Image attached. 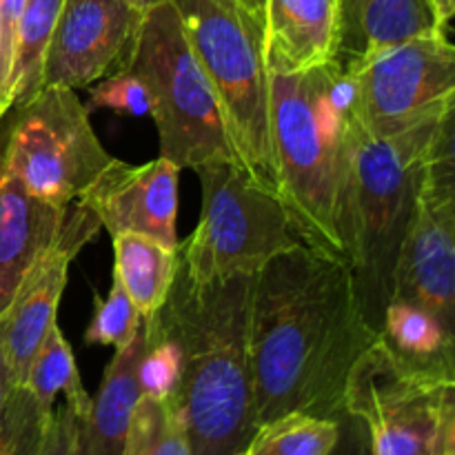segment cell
Returning <instances> with one entry per match:
<instances>
[{
	"label": "cell",
	"mask_w": 455,
	"mask_h": 455,
	"mask_svg": "<svg viewBox=\"0 0 455 455\" xmlns=\"http://www.w3.org/2000/svg\"><path fill=\"white\" fill-rule=\"evenodd\" d=\"M147 349L145 320L138 336L116 351L96 398L78 420V455H124L129 427L142 398L140 363Z\"/></svg>",
	"instance_id": "17"
},
{
	"label": "cell",
	"mask_w": 455,
	"mask_h": 455,
	"mask_svg": "<svg viewBox=\"0 0 455 455\" xmlns=\"http://www.w3.org/2000/svg\"><path fill=\"white\" fill-rule=\"evenodd\" d=\"M338 440V420L287 413L258 427L243 455H329Z\"/></svg>",
	"instance_id": "23"
},
{
	"label": "cell",
	"mask_w": 455,
	"mask_h": 455,
	"mask_svg": "<svg viewBox=\"0 0 455 455\" xmlns=\"http://www.w3.org/2000/svg\"><path fill=\"white\" fill-rule=\"evenodd\" d=\"M67 209L34 198L0 167V318L36 258L58 238Z\"/></svg>",
	"instance_id": "16"
},
{
	"label": "cell",
	"mask_w": 455,
	"mask_h": 455,
	"mask_svg": "<svg viewBox=\"0 0 455 455\" xmlns=\"http://www.w3.org/2000/svg\"><path fill=\"white\" fill-rule=\"evenodd\" d=\"M62 0H25L16 27L13 47V100L12 107L29 100L43 87V62L49 38L56 27Z\"/></svg>",
	"instance_id": "22"
},
{
	"label": "cell",
	"mask_w": 455,
	"mask_h": 455,
	"mask_svg": "<svg viewBox=\"0 0 455 455\" xmlns=\"http://www.w3.org/2000/svg\"><path fill=\"white\" fill-rule=\"evenodd\" d=\"M182 31L207 74L240 164L275 191L271 151L269 69L262 27L234 0H172Z\"/></svg>",
	"instance_id": "5"
},
{
	"label": "cell",
	"mask_w": 455,
	"mask_h": 455,
	"mask_svg": "<svg viewBox=\"0 0 455 455\" xmlns=\"http://www.w3.org/2000/svg\"><path fill=\"white\" fill-rule=\"evenodd\" d=\"M373 338L345 258L309 244L271 258L253 275L249 315L258 422L345 416L347 380Z\"/></svg>",
	"instance_id": "1"
},
{
	"label": "cell",
	"mask_w": 455,
	"mask_h": 455,
	"mask_svg": "<svg viewBox=\"0 0 455 455\" xmlns=\"http://www.w3.org/2000/svg\"><path fill=\"white\" fill-rule=\"evenodd\" d=\"M114 275L136 305L140 318H151L167 302L176 280L178 247H167L149 235H114Z\"/></svg>",
	"instance_id": "19"
},
{
	"label": "cell",
	"mask_w": 455,
	"mask_h": 455,
	"mask_svg": "<svg viewBox=\"0 0 455 455\" xmlns=\"http://www.w3.org/2000/svg\"><path fill=\"white\" fill-rule=\"evenodd\" d=\"M40 455H78V416L67 403L52 411Z\"/></svg>",
	"instance_id": "28"
},
{
	"label": "cell",
	"mask_w": 455,
	"mask_h": 455,
	"mask_svg": "<svg viewBox=\"0 0 455 455\" xmlns=\"http://www.w3.org/2000/svg\"><path fill=\"white\" fill-rule=\"evenodd\" d=\"M180 167L167 158L129 164L114 158L76 203L96 216L109 235L140 234L178 247Z\"/></svg>",
	"instance_id": "14"
},
{
	"label": "cell",
	"mask_w": 455,
	"mask_h": 455,
	"mask_svg": "<svg viewBox=\"0 0 455 455\" xmlns=\"http://www.w3.org/2000/svg\"><path fill=\"white\" fill-rule=\"evenodd\" d=\"M251 291L253 275L196 283L178 262L167 302L145 318L178 349L169 395L191 455H243L260 427L249 345Z\"/></svg>",
	"instance_id": "2"
},
{
	"label": "cell",
	"mask_w": 455,
	"mask_h": 455,
	"mask_svg": "<svg viewBox=\"0 0 455 455\" xmlns=\"http://www.w3.org/2000/svg\"><path fill=\"white\" fill-rule=\"evenodd\" d=\"M391 302L429 314L453 336L455 320V167L453 116L435 136L422 173L411 227L395 267Z\"/></svg>",
	"instance_id": "11"
},
{
	"label": "cell",
	"mask_w": 455,
	"mask_h": 455,
	"mask_svg": "<svg viewBox=\"0 0 455 455\" xmlns=\"http://www.w3.org/2000/svg\"><path fill=\"white\" fill-rule=\"evenodd\" d=\"M12 76H13V49L3 36V25H0V118L12 109L13 100V87H12Z\"/></svg>",
	"instance_id": "30"
},
{
	"label": "cell",
	"mask_w": 455,
	"mask_h": 455,
	"mask_svg": "<svg viewBox=\"0 0 455 455\" xmlns=\"http://www.w3.org/2000/svg\"><path fill=\"white\" fill-rule=\"evenodd\" d=\"M431 9L435 12V18H438L440 27L444 31L451 34V20H453V13H455V0H429Z\"/></svg>",
	"instance_id": "32"
},
{
	"label": "cell",
	"mask_w": 455,
	"mask_h": 455,
	"mask_svg": "<svg viewBox=\"0 0 455 455\" xmlns=\"http://www.w3.org/2000/svg\"><path fill=\"white\" fill-rule=\"evenodd\" d=\"M114 109L129 116H149V98L132 71H118L98 80L87 109Z\"/></svg>",
	"instance_id": "27"
},
{
	"label": "cell",
	"mask_w": 455,
	"mask_h": 455,
	"mask_svg": "<svg viewBox=\"0 0 455 455\" xmlns=\"http://www.w3.org/2000/svg\"><path fill=\"white\" fill-rule=\"evenodd\" d=\"M124 455H191L172 395L142 394Z\"/></svg>",
	"instance_id": "24"
},
{
	"label": "cell",
	"mask_w": 455,
	"mask_h": 455,
	"mask_svg": "<svg viewBox=\"0 0 455 455\" xmlns=\"http://www.w3.org/2000/svg\"><path fill=\"white\" fill-rule=\"evenodd\" d=\"M451 114L391 138H369L351 102L340 194L342 256L360 315L380 336L394 298L395 267L411 227L422 173L440 127Z\"/></svg>",
	"instance_id": "3"
},
{
	"label": "cell",
	"mask_w": 455,
	"mask_h": 455,
	"mask_svg": "<svg viewBox=\"0 0 455 455\" xmlns=\"http://www.w3.org/2000/svg\"><path fill=\"white\" fill-rule=\"evenodd\" d=\"M194 169L203 187V212L194 234L178 244V256L196 283L256 275L271 258L305 244L280 196L247 169L235 163Z\"/></svg>",
	"instance_id": "7"
},
{
	"label": "cell",
	"mask_w": 455,
	"mask_h": 455,
	"mask_svg": "<svg viewBox=\"0 0 455 455\" xmlns=\"http://www.w3.org/2000/svg\"><path fill=\"white\" fill-rule=\"evenodd\" d=\"M0 167L34 198L69 209L114 160L89 123L76 89L40 87L13 107Z\"/></svg>",
	"instance_id": "9"
},
{
	"label": "cell",
	"mask_w": 455,
	"mask_h": 455,
	"mask_svg": "<svg viewBox=\"0 0 455 455\" xmlns=\"http://www.w3.org/2000/svg\"><path fill=\"white\" fill-rule=\"evenodd\" d=\"M98 229L100 222L83 204L76 203L74 209H67L58 238L36 258L7 314L0 318V333L12 367L13 385H25L40 342L52 324H56L58 302L65 291L71 260L96 235Z\"/></svg>",
	"instance_id": "13"
},
{
	"label": "cell",
	"mask_w": 455,
	"mask_h": 455,
	"mask_svg": "<svg viewBox=\"0 0 455 455\" xmlns=\"http://www.w3.org/2000/svg\"><path fill=\"white\" fill-rule=\"evenodd\" d=\"M49 418L29 387H13L0 413V455H40Z\"/></svg>",
	"instance_id": "25"
},
{
	"label": "cell",
	"mask_w": 455,
	"mask_h": 455,
	"mask_svg": "<svg viewBox=\"0 0 455 455\" xmlns=\"http://www.w3.org/2000/svg\"><path fill=\"white\" fill-rule=\"evenodd\" d=\"M25 385L29 387L44 411H53L58 394H65V403L78 416V420L89 411L92 398L80 382L74 354H71L69 342L60 333L58 323L52 324L47 336L40 342L38 351L31 360Z\"/></svg>",
	"instance_id": "21"
},
{
	"label": "cell",
	"mask_w": 455,
	"mask_h": 455,
	"mask_svg": "<svg viewBox=\"0 0 455 455\" xmlns=\"http://www.w3.org/2000/svg\"><path fill=\"white\" fill-rule=\"evenodd\" d=\"M340 56L349 62L418 36L443 31L429 0H338Z\"/></svg>",
	"instance_id": "18"
},
{
	"label": "cell",
	"mask_w": 455,
	"mask_h": 455,
	"mask_svg": "<svg viewBox=\"0 0 455 455\" xmlns=\"http://www.w3.org/2000/svg\"><path fill=\"white\" fill-rule=\"evenodd\" d=\"M142 327V318L138 314L136 305L132 302L129 293L114 275L109 293L105 300H96V311L89 323L84 340L89 345L114 347L116 351L124 349L133 338L138 336Z\"/></svg>",
	"instance_id": "26"
},
{
	"label": "cell",
	"mask_w": 455,
	"mask_h": 455,
	"mask_svg": "<svg viewBox=\"0 0 455 455\" xmlns=\"http://www.w3.org/2000/svg\"><path fill=\"white\" fill-rule=\"evenodd\" d=\"M329 455H371L369 431L360 418L351 413L338 418V440Z\"/></svg>",
	"instance_id": "29"
},
{
	"label": "cell",
	"mask_w": 455,
	"mask_h": 455,
	"mask_svg": "<svg viewBox=\"0 0 455 455\" xmlns=\"http://www.w3.org/2000/svg\"><path fill=\"white\" fill-rule=\"evenodd\" d=\"M345 409L367 427L371 455H455V376L409 363L382 336L355 360Z\"/></svg>",
	"instance_id": "8"
},
{
	"label": "cell",
	"mask_w": 455,
	"mask_h": 455,
	"mask_svg": "<svg viewBox=\"0 0 455 455\" xmlns=\"http://www.w3.org/2000/svg\"><path fill=\"white\" fill-rule=\"evenodd\" d=\"M124 3L132 4L133 9H138V12H147V9L156 7V4L169 3V0H124Z\"/></svg>",
	"instance_id": "34"
},
{
	"label": "cell",
	"mask_w": 455,
	"mask_h": 455,
	"mask_svg": "<svg viewBox=\"0 0 455 455\" xmlns=\"http://www.w3.org/2000/svg\"><path fill=\"white\" fill-rule=\"evenodd\" d=\"M262 53L269 74L331 65L340 56L338 0H267Z\"/></svg>",
	"instance_id": "15"
},
{
	"label": "cell",
	"mask_w": 455,
	"mask_h": 455,
	"mask_svg": "<svg viewBox=\"0 0 455 455\" xmlns=\"http://www.w3.org/2000/svg\"><path fill=\"white\" fill-rule=\"evenodd\" d=\"M380 336L395 354L407 358L409 363L455 376L453 336L418 307L391 302L385 314Z\"/></svg>",
	"instance_id": "20"
},
{
	"label": "cell",
	"mask_w": 455,
	"mask_h": 455,
	"mask_svg": "<svg viewBox=\"0 0 455 455\" xmlns=\"http://www.w3.org/2000/svg\"><path fill=\"white\" fill-rule=\"evenodd\" d=\"M354 80L340 60L269 74L275 194L302 243L342 256L340 194Z\"/></svg>",
	"instance_id": "4"
},
{
	"label": "cell",
	"mask_w": 455,
	"mask_h": 455,
	"mask_svg": "<svg viewBox=\"0 0 455 455\" xmlns=\"http://www.w3.org/2000/svg\"><path fill=\"white\" fill-rule=\"evenodd\" d=\"M142 13L124 0H62L43 62V87L83 89L127 71Z\"/></svg>",
	"instance_id": "12"
},
{
	"label": "cell",
	"mask_w": 455,
	"mask_h": 455,
	"mask_svg": "<svg viewBox=\"0 0 455 455\" xmlns=\"http://www.w3.org/2000/svg\"><path fill=\"white\" fill-rule=\"evenodd\" d=\"M127 71L140 80L149 98V116L158 129L163 158L180 169L204 163L240 164L216 93L172 0L142 13Z\"/></svg>",
	"instance_id": "6"
},
{
	"label": "cell",
	"mask_w": 455,
	"mask_h": 455,
	"mask_svg": "<svg viewBox=\"0 0 455 455\" xmlns=\"http://www.w3.org/2000/svg\"><path fill=\"white\" fill-rule=\"evenodd\" d=\"M354 80V105L369 138H391L455 107L451 34L418 36L340 62Z\"/></svg>",
	"instance_id": "10"
},
{
	"label": "cell",
	"mask_w": 455,
	"mask_h": 455,
	"mask_svg": "<svg viewBox=\"0 0 455 455\" xmlns=\"http://www.w3.org/2000/svg\"><path fill=\"white\" fill-rule=\"evenodd\" d=\"M253 22L262 27V20H265V4L267 0H234Z\"/></svg>",
	"instance_id": "33"
},
{
	"label": "cell",
	"mask_w": 455,
	"mask_h": 455,
	"mask_svg": "<svg viewBox=\"0 0 455 455\" xmlns=\"http://www.w3.org/2000/svg\"><path fill=\"white\" fill-rule=\"evenodd\" d=\"M13 376H12V367H9L7 360V351H4V342H3V333H0V413H3L4 403H7L9 394L13 389Z\"/></svg>",
	"instance_id": "31"
}]
</instances>
